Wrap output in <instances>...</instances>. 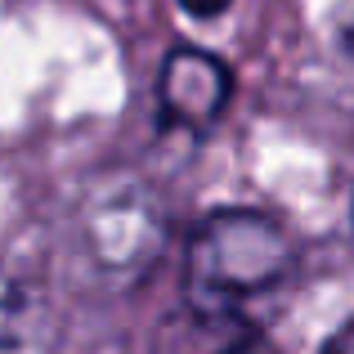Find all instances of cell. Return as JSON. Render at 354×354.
<instances>
[{"label": "cell", "mask_w": 354, "mask_h": 354, "mask_svg": "<svg viewBox=\"0 0 354 354\" xmlns=\"http://www.w3.org/2000/svg\"><path fill=\"white\" fill-rule=\"evenodd\" d=\"M292 265V238L265 211H216L189 238L184 292L189 310L238 314L247 301L274 292Z\"/></svg>", "instance_id": "1"}, {"label": "cell", "mask_w": 354, "mask_h": 354, "mask_svg": "<svg viewBox=\"0 0 354 354\" xmlns=\"http://www.w3.org/2000/svg\"><path fill=\"white\" fill-rule=\"evenodd\" d=\"M229 68L207 50H175L162 68V117L184 130H207L225 113Z\"/></svg>", "instance_id": "2"}, {"label": "cell", "mask_w": 354, "mask_h": 354, "mask_svg": "<svg viewBox=\"0 0 354 354\" xmlns=\"http://www.w3.org/2000/svg\"><path fill=\"white\" fill-rule=\"evenodd\" d=\"M207 354H278V350L269 346L265 332L242 323L238 314H216V341L207 346Z\"/></svg>", "instance_id": "3"}, {"label": "cell", "mask_w": 354, "mask_h": 354, "mask_svg": "<svg viewBox=\"0 0 354 354\" xmlns=\"http://www.w3.org/2000/svg\"><path fill=\"white\" fill-rule=\"evenodd\" d=\"M180 9L193 14V18H216V14L229 9V0H180Z\"/></svg>", "instance_id": "4"}, {"label": "cell", "mask_w": 354, "mask_h": 354, "mask_svg": "<svg viewBox=\"0 0 354 354\" xmlns=\"http://www.w3.org/2000/svg\"><path fill=\"white\" fill-rule=\"evenodd\" d=\"M323 354H354V319H350L346 328H341L337 337L328 341V346H323Z\"/></svg>", "instance_id": "5"}, {"label": "cell", "mask_w": 354, "mask_h": 354, "mask_svg": "<svg viewBox=\"0 0 354 354\" xmlns=\"http://www.w3.org/2000/svg\"><path fill=\"white\" fill-rule=\"evenodd\" d=\"M341 45H346L350 59H354V0H346V9H341Z\"/></svg>", "instance_id": "6"}]
</instances>
